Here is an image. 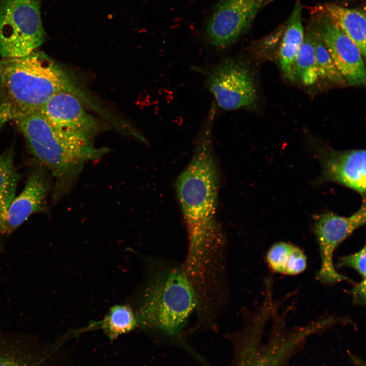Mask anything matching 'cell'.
<instances>
[{
  "label": "cell",
  "instance_id": "cell-1",
  "mask_svg": "<svg viewBox=\"0 0 366 366\" xmlns=\"http://www.w3.org/2000/svg\"><path fill=\"white\" fill-rule=\"evenodd\" d=\"M216 117L207 114L190 162L176 181L177 196L187 233L183 262L190 273L208 275L227 262V244L217 219L219 180L212 146Z\"/></svg>",
  "mask_w": 366,
  "mask_h": 366
},
{
  "label": "cell",
  "instance_id": "cell-2",
  "mask_svg": "<svg viewBox=\"0 0 366 366\" xmlns=\"http://www.w3.org/2000/svg\"><path fill=\"white\" fill-rule=\"evenodd\" d=\"M197 307L195 292L182 264L161 263L153 268L137 317L138 323L177 336Z\"/></svg>",
  "mask_w": 366,
  "mask_h": 366
},
{
  "label": "cell",
  "instance_id": "cell-3",
  "mask_svg": "<svg viewBox=\"0 0 366 366\" xmlns=\"http://www.w3.org/2000/svg\"><path fill=\"white\" fill-rule=\"evenodd\" d=\"M13 119L32 154L60 181L73 182L85 162L109 150L96 148L87 138L57 130L39 111L16 112Z\"/></svg>",
  "mask_w": 366,
  "mask_h": 366
},
{
  "label": "cell",
  "instance_id": "cell-4",
  "mask_svg": "<svg viewBox=\"0 0 366 366\" xmlns=\"http://www.w3.org/2000/svg\"><path fill=\"white\" fill-rule=\"evenodd\" d=\"M0 85L16 112L40 111L60 92L78 93L65 70L45 54L35 51L1 60Z\"/></svg>",
  "mask_w": 366,
  "mask_h": 366
},
{
  "label": "cell",
  "instance_id": "cell-5",
  "mask_svg": "<svg viewBox=\"0 0 366 366\" xmlns=\"http://www.w3.org/2000/svg\"><path fill=\"white\" fill-rule=\"evenodd\" d=\"M265 327L258 321L244 325L240 332L243 346L236 366H287L306 340L300 328H290L284 321H274L263 342Z\"/></svg>",
  "mask_w": 366,
  "mask_h": 366
},
{
  "label": "cell",
  "instance_id": "cell-6",
  "mask_svg": "<svg viewBox=\"0 0 366 366\" xmlns=\"http://www.w3.org/2000/svg\"><path fill=\"white\" fill-rule=\"evenodd\" d=\"M41 0H0V55L26 56L43 43Z\"/></svg>",
  "mask_w": 366,
  "mask_h": 366
},
{
  "label": "cell",
  "instance_id": "cell-7",
  "mask_svg": "<svg viewBox=\"0 0 366 366\" xmlns=\"http://www.w3.org/2000/svg\"><path fill=\"white\" fill-rule=\"evenodd\" d=\"M207 86L217 107L225 110L249 109L257 102L253 76L242 57H227L204 71Z\"/></svg>",
  "mask_w": 366,
  "mask_h": 366
},
{
  "label": "cell",
  "instance_id": "cell-8",
  "mask_svg": "<svg viewBox=\"0 0 366 366\" xmlns=\"http://www.w3.org/2000/svg\"><path fill=\"white\" fill-rule=\"evenodd\" d=\"M314 231L319 245L321 266L317 279L322 283L332 285L349 281L339 273L333 265V254L337 247L355 230L365 224V202L354 214L345 217L327 212L315 215Z\"/></svg>",
  "mask_w": 366,
  "mask_h": 366
},
{
  "label": "cell",
  "instance_id": "cell-9",
  "mask_svg": "<svg viewBox=\"0 0 366 366\" xmlns=\"http://www.w3.org/2000/svg\"><path fill=\"white\" fill-rule=\"evenodd\" d=\"M271 0H220L205 28L208 44L225 49L235 43L248 30L258 12Z\"/></svg>",
  "mask_w": 366,
  "mask_h": 366
},
{
  "label": "cell",
  "instance_id": "cell-10",
  "mask_svg": "<svg viewBox=\"0 0 366 366\" xmlns=\"http://www.w3.org/2000/svg\"><path fill=\"white\" fill-rule=\"evenodd\" d=\"M314 29L346 82L350 85H364L365 66L356 45L322 12Z\"/></svg>",
  "mask_w": 366,
  "mask_h": 366
},
{
  "label": "cell",
  "instance_id": "cell-11",
  "mask_svg": "<svg viewBox=\"0 0 366 366\" xmlns=\"http://www.w3.org/2000/svg\"><path fill=\"white\" fill-rule=\"evenodd\" d=\"M315 155L321 164V181L340 184L365 195V150H336L317 147Z\"/></svg>",
  "mask_w": 366,
  "mask_h": 366
},
{
  "label": "cell",
  "instance_id": "cell-12",
  "mask_svg": "<svg viewBox=\"0 0 366 366\" xmlns=\"http://www.w3.org/2000/svg\"><path fill=\"white\" fill-rule=\"evenodd\" d=\"M79 94L60 92L53 96L39 111L55 129L92 140L99 124L84 109Z\"/></svg>",
  "mask_w": 366,
  "mask_h": 366
},
{
  "label": "cell",
  "instance_id": "cell-13",
  "mask_svg": "<svg viewBox=\"0 0 366 366\" xmlns=\"http://www.w3.org/2000/svg\"><path fill=\"white\" fill-rule=\"evenodd\" d=\"M56 350L32 335L0 329V366H57Z\"/></svg>",
  "mask_w": 366,
  "mask_h": 366
},
{
  "label": "cell",
  "instance_id": "cell-14",
  "mask_svg": "<svg viewBox=\"0 0 366 366\" xmlns=\"http://www.w3.org/2000/svg\"><path fill=\"white\" fill-rule=\"evenodd\" d=\"M48 183L41 171L33 172L21 193L13 198L0 221V251L4 241L32 215L44 209Z\"/></svg>",
  "mask_w": 366,
  "mask_h": 366
},
{
  "label": "cell",
  "instance_id": "cell-15",
  "mask_svg": "<svg viewBox=\"0 0 366 366\" xmlns=\"http://www.w3.org/2000/svg\"><path fill=\"white\" fill-rule=\"evenodd\" d=\"M302 6L295 4L288 19L279 50V60L282 71L290 80H294V66L304 40L301 20Z\"/></svg>",
  "mask_w": 366,
  "mask_h": 366
},
{
  "label": "cell",
  "instance_id": "cell-16",
  "mask_svg": "<svg viewBox=\"0 0 366 366\" xmlns=\"http://www.w3.org/2000/svg\"><path fill=\"white\" fill-rule=\"evenodd\" d=\"M321 12L330 18L356 45L365 56V13L359 9H350L334 4H325Z\"/></svg>",
  "mask_w": 366,
  "mask_h": 366
},
{
  "label": "cell",
  "instance_id": "cell-17",
  "mask_svg": "<svg viewBox=\"0 0 366 366\" xmlns=\"http://www.w3.org/2000/svg\"><path fill=\"white\" fill-rule=\"evenodd\" d=\"M266 259L269 267L274 272L296 275L307 267V258L298 247L289 243L279 242L268 250Z\"/></svg>",
  "mask_w": 366,
  "mask_h": 366
},
{
  "label": "cell",
  "instance_id": "cell-18",
  "mask_svg": "<svg viewBox=\"0 0 366 366\" xmlns=\"http://www.w3.org/2000/svg\"><path fill=\"white\" fill-rule=\"evenodd\" d=\"M18 175L12 150L0 154V221L15 196Z\"/></svg>",
  "mask_w": 366,
  "mask_h": 366
},
{
  "label": "cell",
  "instance_id": "cell-19",
  "mask_svg": "<svg viewBox=\"0 0 366 366\" xmlns=\"http://www.w3.org/2000/svg\"><path fill=\"white\" fill-rule=\"evenodd\" d=\"M318 77L313 38L311 31L309 30L304 36L295 59L294 80L297 79L306 85H312Z\"/></svg>",
  "mask_w": 366,
  "mask_h": 366
},
{
  "label": "cell",
  "instance_id": "cell-20",
  "mask_svg": "<svg viewBox=\"0 0 366 366\" xmlns=\"http://www.w3.org/2000/svg\"><path fill=\"white\" fill-rule=\"evenodd\" d=\"M312 33L314 48L315 65L318 77L338 84H345L346 81L336 67L329 51L313 29Z\"/></svg>",
  "mask_w": 366,
  "mask_h": 366
},
{
  "label": "cell",
  "instance_id": "cell-21",
  "mask_svg": "<svg viewBox=\"0 0 366 366\" xmlns=\"http://www.w3.org/2000/svg\"><path fill=\"white\" fill-rule=\"evenodd\" d=\"M137 317L130 307L116 305L112 307L103 321V327L110 338L128 332L138 324Z\"/></svg>",
  "mask_w": 366,
  "mask_h": 366
},
{
  "label": "cell",
  "instance_id": "cell-22",
  "mask_svg": "<svg viewBox=\"0 0 366 366\" xmlns=\"http://www.w3.org/2000/svg\"><path fill=\"white\" fill-rule=\"evenodd\" d=\"M338 267H348L355 270L365 280V247L352 254L340 257L336 264Z\"/></svg>",
  "mask_w": 366,
  "mask_h": 366
},
{
  "label": "cell",
  "instance_id": "cell-23",
  "mask_svg": "<svg viewBox=\"0 0 366 366\" xmlns=\"http://www.w3.org/2000/svg\"><path fill=\"white\" fill-rule=\"evenodd\" d=\"M15 110L7 100L0 98V127L7 121L13 119Z\"/></svg>",
  "mask_w": 366,
  "mask_h": 366
},
{
  "label": "cell",
  "instance_id": "cell-24",
  "mask_svg": "<svg viewBox=\"0 0 366 366\" xmlns=\"http://www.w3.org/2000/svg\"><path fill=\"white\" fill-rule=\"evenodd\" d=\"M353 301L358 305L365 304V280H361L358 284L354 285L351 291Z\"/></svg>",
  "mask_w": 366,
  "mask_h": 366
}]
</instances>
